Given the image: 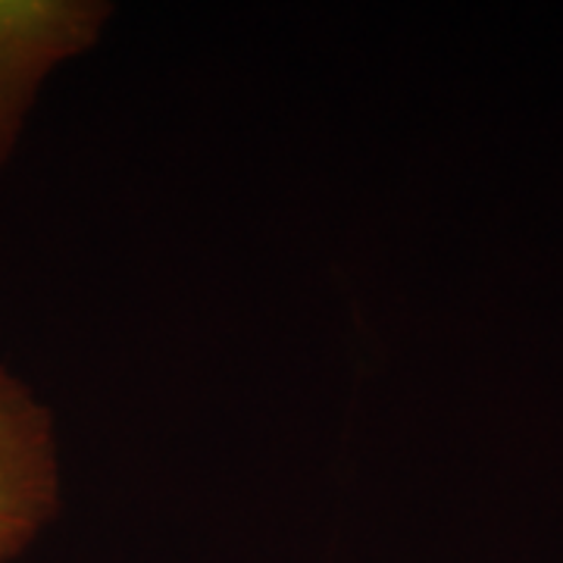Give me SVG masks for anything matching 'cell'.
Here are the masks:
<instances>
[{
    "label": "cell",
    "instance_id": "7a4b0ae2",
    "mask_svg": "<svg viewBox=\"0 0 563 563\" xmlns=\"http://www.w3.org/2000/svg\"><path fill=\"white\" fill-rule=\"evenodd\" d=\"M60 507V451L47 407L0 366V563H13Z\"/></svg>",
    "mask_w": 563,
    "mask_h": 563
},
{
    "label": "cell",
    "instance_id": "6da1fadb",
    "mask_svg": "<svg viewBox=\"0 0 563 563\" xmlns=\"http://www.w3.org/2000/svg\"><path fill=\"white\" fill-rule=\"evenodd\" d=\"M107 20V3L0 0V166L16 151L41 85L57 66L88 51Z\"/></svg>",
    "mask_w": 563,
    "mask_h": 563
}]
</instances>
